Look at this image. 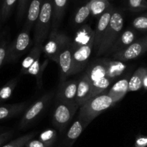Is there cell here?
Masks as SVG:
<instances>
[{
  "instance_id": "cell-9",
  "label": "cell",
  "mask_w": 147,
  "mask_h": 147,
  "mask_svg": "<svg viewBox=\"0 0 147 147\" xmlns=\"http://www.w3.org/2000/svg\"><path fill=\"white\" fill-rule=\"evenodd\" d=\"M31 44L30 32L22 30L15 40L8 45L5 63H15L28 51Z\"/></svg>"
},
{
  "instance_id": "cell-12",
  "label": "cell",
  "mask_w": 147,
  "mask_h": 147,
  "mask_svg": "<svg viewBox=\"0 0 147 147\" xmlns=\"http://www.w3.org/2000/svg\"><path fill=\"white\" fill-rule=\"evenodd\" d=\"M114 7L113 5L110 7L105 12L102 14L98 18V22L96 25L95 30H94V46H93V51L97 53L98 51L99 47L101 44L102 40L106 32L109 23H110V18L113 12Z\"/></svg>"
},
{
  "instance_id": "cell-14",
  "label": "cell",
  "mask_w": 147,
  "mask_h": 147,
  "mask_svg": "<svg viewBox=\"0 0 147 147\" xmlns=\"http://www.w3.org/2000/svg\"><path fill=\"white\" fill-rule=\"evenodd\" d=\"M78 80H65L61 82L56 94V100L75 102Z\"/></svg>"
},
{
  "instance_id": "cell-4",
  "label": "cell",
  "mask_w": 147,
  "mask_h": 147,
  "mask_svg": "<svg viewBox=\"0 0 147 147\" xmlns=\"http://www.w3.org/2000/svg\"><path fill=\"white\" fill-rule=\"evenodd\" d=\"M53 0H43L38 18L35 24L33 45L43 44L51 29L53 19Z\"/></svg>"
},
{
  "instance_id": "cell-1",
  "label": "cell",
  "mask_w": 147,
  "mask_h": 147,
  "mask_svg": "<svg viewBox=\"0 0 147 147\" xmlns=\"http://www.w3.org/2000/svg\"><path fill=\"white\" fill-rule=\"evenodd\" d=\"M73 49L74 71L77 74L85 68L94 46V30L89 25L80 28L71 41Z\"/></svg>"
},
{
  "instance_id": "cell-29",
  "label": "cell",
  "mask_w": 147,
  "mask_h": 147,
  "mask_svg": "<svg viewBox=\"0 0 147 147\" xmlns=\"http://www.w3.org/2000/svg\"><path fill=\"white\" fill-rule=\"evenodd\" d=\"M56 138H57V132L56 130L51 128L44 130L39 134V140L51 147L53 145L55 141H56Z\"/></svg>"
},
{
  "instance_id": "cell-10",
  "label": "cell",
  "mask_w": 147,
  "mask_h": 147,
  "mask_svg": "<svg viewBox=\"0 0 147 147\" xmlns=\"http://www.w3.org/2000/svg\"><path fill=\"white\" fill-rule=\"evenodd\" d=\"M147 51V35L139 39H136L132 44L121 51L112 55L115 60L126 62L134 60L142 56Z\"/></svg>"
},
{
  "instance_id": "cell-13",
  "label": "cell",
  "mask_w": 147,
  "mask_h": 147,
  "mask_svg": "<svg viewBox=\"0 0 147 147\" xmlns=\"http://www.w3.org/2000/svg\"><path fill=\"white\" fill-rule=\"evenodd\" d=\"M136 40V30L134 28H128L122 31L114 44L109 50L107 54H115L121 51L132 44Z\"/></svg>"
},
{
  "instance_id": "cell-37",
  "label": "cell",
  "mask_w": 147,
  "mask_h": 147,
  "mask_svg": "<svg viewBox=\"0 0 147 147\" xmlns=\"http://www.w3.org/2000/svg\"><path fill=\"white\" fill-rule=\"evenodd\" d=\"M147 136H138L136 138L134 147H146Z\"/></svg>"
},
{
  "instance_id": "cell-25",
  "label": "cell",
  "mask_w": 147,
  "mask_h": 147,
  "mask_svg": "<svg viewBox=\"0 0 147 147\" xmlns=\"http://www.w3.org/2000/svg\"><path fill=\"white\" fill-rule=\"evenodd\" d=\"M91 14L94 17H100L110 6L109 0H90L89 1Z\"/></svg>"
},
{
  "instance_id": "cell-16",
  "label": "cell",
  "mask_w": 147,
  "mask_h": 147,
  "mask_svg": "<svg viewBox=\"0 0 147 147\" xmlns=\"http://www.w3.org/2000/svg\"><path fill=\"white\" fill-rule=\"evenodd\" d=\"M30 101L0 106V121L8 120L24 113L30 106Z\"/></svg>"
},
{
  "instance_id": "cell-6",
  "label": "cell",
  "mask_w": 147,
  "mask_h": 147,
  "mask_svg": "<svg viewBox=\"0 0 147 147\" xmlns=\"http://www.w3.org/2000/svg\"><path fill=\"white\" fill-rule=\"evenodd\" d=\"M124 25V19L122 13L119 10L114 9L110 18V23L102 40L101 44L96 53L97 56L107 54L113 45L118 39L123 31Z\"/></svg>"
},
{
  "instance_id": "cell-21",
  "label": "cell",
  "mask_w": 147,
  "mask_h": 147,
  "mask_svg": "<svg viewBox=\"0 0 147 147\" xmlns=\"http://www.w3.org/2000/svg\"><path fill=\"white\" fill-rule=\"evenodd\" d=\"M69 0H53V12L51 29H59L61 22L64 15Z\"/></svg>"
},
{
  "instance_id": "cell-33",
  "label": "cell",
  "mask_w": 147,
  "mask_h": 147,
  "mask_svg": "<svg viewBox=\"0 0 147 147\" xmlns=\"http://www.w3.org/2000/svg\"><path fill=\"white\" fill-rule=\"evenodd\" d=\"M31 0H18V9H17V18L18 20H21L23 19L25 14H27L28 7Z\"/></svg>"
},
{
  "instance_id": "cell-3",
  "label": "cell",
  "mask_w": 147,
  "mask_h": 147,
  "mask_svg": "<svg viewBox=\"0 0 147 147\" xmlns=\"http://www.w3.org/2000/svg\"><path fill=\"white\" fill-rule=\"evenodd\" d=\"M92 84V97L107 91L113 82L106 71V59L93 61L86 70Z\"/></svg>"
},
{
  "instance_id": "cell-20",
  "label": "cell",
  "mask_w": 147,
  "mask_h": 147,
  "mask_svg": "<svg viewBox=\"0 0 147 147\" xmlns=\"http://www.w3.org/2000/svg\"><path fill=\"white\" fill-rule=\"evenodd\" d=\"M129 79V77H126L119 80L107 90V94L113 97L117 102L122 100L128 92Z\"/></svg>"
},
{
  "instance_id": "cell-30",
  "label": "cell",
  "mask_w": 147,
  "mask_h": 147,
  "mask_svg": "<svg viewBox=\"0 0 147 147\" xmlns=\"http://www.w3.org/2000/svg\"><path fill=\"white\" fill-rule=\"evenodd\" d=\"M18 0H4L1 7L2 21L5 22L12 14V10Z\"/></svg>"
},
{
  "instance_id": "cell-22",
  "label": "cell",
  "mask_w": 147,
  "mask_h": 147,
  "mask_svg": "<svg viewBox=\"0 0 147 147\" xmlns=\"http://www.w3.org/2000/svg\"><path fill=\"white\" fill-rule=\"evenodd\" d=\"M49 59H46L43 62H40V58H39L34 62L33 64L27 70L26 73H25V74L35 77L38 88H41L42 87V83H43L42 76H43V71L49 63Z\"/></svg>"
},
{
  "instance_id": "cell-15",
  "label": "cell",
  "mask_w": 147,
  "mask_h": 147,
  "mask_svg": "<svg viewBox=\"0 0 147 147\" xmlns=\"http://www.w3.org/2000/svg\"><path fill=\"white\" fill-rule=\"evenodd\" d=\"M92 97V84L87 74L84 73L78 80L75 102L81 107Z\"/></svg>"
},
{
  "instance_id": "cell-34",
  "label": "cell",
  "mask_w": 147,
  "mask_h": 147,
  "mask_svg": "<svg viewBox=\"0 0 147 147\" xmlns=\"http://www.w3.org/2000/svg\"><path fill=\"white\" fill-rule=\"evenodd\" d=\"M8 40L5 38H2L0 40V68L5 63L7 56V51L8 48Z\"/></svg>"
},
{
  "instance_id": "cell-38",
  "label": "cell",
  "mask_w": 147,
  "mask_h": 147,
  "mask_svg": "<svg viewBox=\"0 0 147 147\" xmlns=\"http://www.w3.org/2000/svg\"><path fill=\"white\" fill-rule=\"evenodd\" d=\"M143 87H144L145 90H147V71L145 77L144 78V81H143Z\"/></svg>"
},
{
  "instance_id": "cell-19",
  "label": "cell",
  "mask_w": 147,
  "mask_h": 147,
  "mask_svg": "<svg viewBox=\"0 0 147 147\" xmlns=\"http://www.w3.org/2000/svg\"><path fill=\"white\" fill-rule=\"evenodd\" d=\"M127 65L125 62L119 60H110L106 59V71L107 76L110 81L113 82L123 74Z\"/></svg>"
},
{
  "instance_id": "cell-17",
  "label": "cell",
  "mask_w": 147,
  "mask_h": 147,
  "mask_svg": "<svg viewBox=\"0 0 147 147\" xmlns=\"http://www.w3.org/2000/svg\"><path fill=\"white\" fill-rule=\"evenodd\" d=\"M87 125H87L85 122L82 121L80 117H77V119L72 123L66 132L64 139L66 146L71 147L77 138L80 136L83 131L87 128Z\"/></svg>"
},
{
  "instance_id": "cell-24",
  "label": "cell",
  "mask_w": 147,
  "mask_h": 147,
  "mask_svg": "<svg viewBox=\"0 0 147 147\" xmlns=\"http://www.w3.org/2000/svg\"><path fill=\"white\" fill-rule=\"evenodd\" d=\"M147 71V68L140 67L135 71L128 82V92H135L143 87V81Z\"/></svg>"
},
{
  "instance_id": "cell-18",
  "label": "cell",
  "mask_w": 147,
  "mask_h": 147,
  "mask_svg": "<svg viewBox=\"0 0 147 147\" xmlns=\"http://www.w3.org/2000/svg\"><path fill=\"white\" fill-rule=\"evenodd\" d=\"M43 0H31L27 11L26 20H25L24 30L30 31L35 25L37 19L38 18L42 5H43Z\"/></svg>"
},
{
  "instance_id": "cell-26",
  "label": "cell",
  "mask_w": 147,
  "mask_h": 147,
  "mask_svg": "<svg viewBox=\"0 0 147 147\" xmlns=\"http://www.w3.org/2000/svg\"><path fill=\"white\" fill-rule=\"evenodd\" d=\"M18 81L19 77H15L0 87V102H3L10 98L15 87H17Z\"/></svg>"
},
{
  "instance_id": "cell-5",
  "label": "cell",
  "mask_w": 147,
  "mask_h": 147,
  "mask_svg": "<svg viewBox=\"0 0 147 147\" xmlns=\"http://www.w3.org/2000/svg\"><path fill=\"white\" fill-rule=\"evenodd\" d=\"M79 108L80 107L75 102L56 100L52 115L53 126L59 132H64Z\"/></svg>"
},
{
  "instance_id": "cell-28",
  "label": "cell",
  "mask_w": 147,
  "mask_h": 147,
  "mask_svg": "<svg viewBox=\"0 0 147 147\" xmlns=\"http://www.w3.org/2000/svg\"><path fill=\"white\" fill-rule=\"evenodd\" d=\"M90 14H91V10H90V3L88 2L85 5L79 8L78 10L76 12L75 15H74V22L76 25H81V24H82L83 22L87 20Z\"/></svg>"
},
{
  "instance_id": "cell-8",
  "label": "cell",
  "mask_w": 147,
  "mask_h": 147,
  "mask_svg": "<svg viewBox=\"0 0 147 147\" xmlns=\"http://www.w3.org/2000/svg\"><path fill=\"white\" fill-rule=\"evenodd\" d=\"M53 95H54L53 92H49L46 94H43L38 100L34 102L33 104L29 106L24 112L23 115L20 121V129L27 128L38 118L47 108Z\"/></svg>"
},
{
  "instance_id": "cell-39",
  "label": "cell",
  "mask_w": 147,
  "mask_h": 147,
  "mask_svg": "<svg viewBox=\"0 0 147 147\" xmlns=\"http://www.w3.org/2000/svg\"><path fill=\"white\" fill-rule=\"evenodd\" d=\"M1 22H2V16H1V8H0V24Z\"/></svg>"
},
{
  "instance_id": "cell-11",
  "label": "cell",
  "mask_w": 147,
  "mask_h": 147,
  "mask_svg": "<svg viewBox=\"0 0 147 147\" xmlns=\"http://www.w3.org/2000/svg\"><path fill=\"white\" fill-rule=\"evenodd\" d=\"M72 40L65 46L59 53L57 64L59 67L60 82L66 80L71 75H73L74 59Z\"/></svg>"
},
{
  "instance_id": "cell-27",
  "label": "cell",
  "mask_w": 147,
  "mask_h": 147,
  "mask_svg": "<svg viewBox=\"0 0 147 147\" xmlns=\"http://www.w3.org/2000/svg\"><path fill=\"white\" fill-rule=\"evenodd\" d=\"M38 134L37 131H33V132L28 133V134H25L23 136L18 137L12 141H9V143L6 144H4L2 147H25L27 143L34 138L36 134Z\"/></svg>"
},
{
  "instance_id": "cell-31",
  "label": "cell",
  "mask_w": 147,
  "mask_h": 147,
  "mask_svg": "<svg viewBox=\"0 0 147 147\" xmlns=\"http://www.w3.org/2000/svg\"><path fill=\"white\" fill-rule=\"evenodd\" d=\"M133 28L139 32H147V12L134 18L132 22Z\"/></svg>"
},
{
  "instance_id": "cell-35",
  "label": "cell",
  "mask_w": 147,
  "mask_h": 147,
  "mask_svg": "<svg viewBox=\"0 0 147 147\" xmlns=\"http://www.w3.org/2000/svg\"><path fill=\"white\" fill-rule=\"evenodd\" d=\"M13 134L14 131L12 130H9V131L1 133L0 134V147H2L5 144V143H6L9 138H12Z\"/></svg>"
},
{
  "instance_id": "cell-32",
  "label": "cell",
  "mask_w": 147,
  "mask_h": 147,
  "mask_svg": "<svg viewBox=\"0 0 147 147\" xmlns=\"http://www.w3.org/2000/svg\"><path fill=\"white\" fill-rule=\"evenodd\" d=\"M128 10L138 12L147 9V0H128Z\"/></svg>"
},
{
  "instance_id": "cell-2",
  "label": "cell",
  "mask_w": 147,
  "mask_h": 147,
  "mask_svg": "<svg viewBox=\"0 0 147 147\" xmlns=\"http://www.w3.org/2000/svg\"><path fill=\"white\" fill-rule=\"evenodd\" d=\"M117 102L107 94V91L91 97L80 107L78 117L89 125L105 110L113 106Z\"/></svg>"
},
{
  "instance_id": "cell-23",
  "label": "cell",
  "mask_w": 147,
  "mask_h": 147,
  "mask_svg": "<svg viewBox=\"0 0 147 147\" xmlns=\"http://www.w3.org/2000/svg\"><path fill=\"white\" fill-rule=\"evenodd\" d=\"M43 44L34 45L33 48L28 53L26 57L23 59L21 63V74H25L27 70L33 64L34 62L38 59L40 58V55L43 52Z\"/></svg>"
},
{
  "instance_id": "cell-36",
  "label": "cell",
  "mask_w": 147,
  "mask_h": 147,
  "mask_svg": "<svg viewBox=\"0 0 147 147\" xmlns=\"http://www.w3.org/2000/svg\"><path fill=\"white\" fill-rule=\"evenodd\" d=\"M25 147H51L39 139L32 138L26 144Z\"/></svg>"
},
{
  "instance_id": "cell-7",
  "label": "cell",
  "mask_w": 147,
  "mask_h": 147,
  "mask_svg": "<svg viewBox=\"0 0 147 147\" xmlns=\"http://www.w3.org/2000/svg\"><path fill=\"white\" fill-rule=\"evenodd\" d=\"M71 40V39L67 35L59 31V29L51 30L43 45V53L46 59L57 63L59 53Z\"/></svg>"
}]
</instances>
